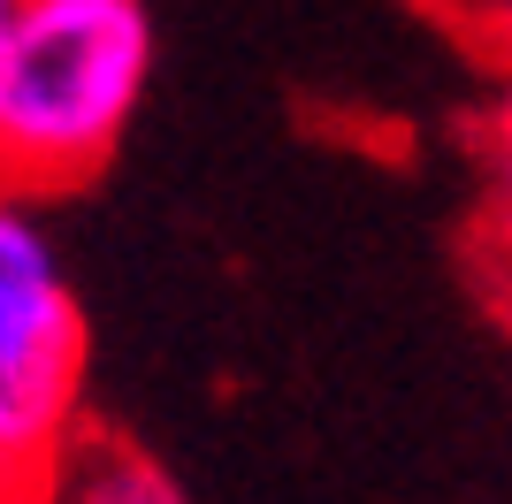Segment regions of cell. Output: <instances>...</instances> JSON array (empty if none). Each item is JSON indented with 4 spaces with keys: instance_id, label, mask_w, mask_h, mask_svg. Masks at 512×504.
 Instances as JSON below:
<instances>
[{
    "instance_id": "obj_1",
    "label": "cell",
    "mask_w": 512,
    "mask_h": 504,
    "mask_svg": "<svg viewBox=\"0 0 512 504\" xmlns=\"http://www.w3.org/2000/svg\"><path fill=\"white\" fill-rule=\"evenodd\" d=\"M153 84L146 0H31L0 39V191L46 199L123 146Z\"/></svg>"
},
{
    "instance_id": "obj_2",
    "label": "cell",
    "mask_w": 512,
    "mask_h": 504,
    "mask_svg": "<svg viewBox=\"0 0 512 504\" xmlns=\"http://www.w3.org/2000/svg\"><path fill=\"white\" fill-rule=\"evenodd\" d=\"M85 314L39 199L0 191V504H16L46 451L77 428Z\"/></svg>"
},
{
    "instance_id": "obj_3",
    "label": "cell",
    "mask_w": 512,
    "mask_h": 504,
    "mask_svg": "<svg viewBox=\"0 0 512 504\" xmlns=\"http://www.w3.org/2000/svg\"><path fill=\"white\" fill-rule=\"evenodd\" d=\"M16 504H192V497L176 489V474L153 459L146 443L77 420V428L46 451V466L31 474V489H23Z\"/></svg>"
},
{
    "instance_id": "obj_4",
    "label": "cell",
    "mask_w": 512,
    "mask_h": 504,
    "mask_svg": "<svg viewBox=\"0 0 512 504\" xmlns=\"http://www.w3.org/2000/svg\"><path fill=\"white\" fill-rule=\"evenodd\" d=\"M23 8H31V0H0V39L16 31V16H23Z\"/></svg>"
}]
</instances>
